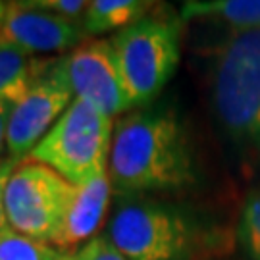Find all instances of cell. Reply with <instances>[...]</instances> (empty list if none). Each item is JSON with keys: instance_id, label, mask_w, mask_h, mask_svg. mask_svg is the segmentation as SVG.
Segmentation results:
<instances>
[{"instance_id": "6da1fadb", "label": "cell", "mask_w": 260, "mask_h": 260, "mask_svg": "<svg viewBox=\"0 0 260 260\" xmlns=\"http://www.w3.org/2000/svg\"><path fill=\"white\" fill-rule=\"evenodd\" d=\"M108 177L112 189L123 195L193 185V150L176 112L154 106L123 116L114 127Z\"/></svg>"}, {"instance_id": "7a4b0ae2", "label": "cell", "mask_w": 260, "mask_h": 260, "mask_svg": "<svg viewBox=\"0 0 260 260\" xmlns=\"http://www.w3.org/2000/svg\"><path fill=\"white\" fill-rule=\"evenodd\" d=\"M212 103L223 129L260 150V29L237 31L222 45L212 70Z\"/></svg>"}, {"instance_id": "3957f363", "label": "cell", "mask_w": 260, "mask_h": 260, "mask_svg": "<svg viewBox=\"0 0 260 260\" xmlns=\"http://www.w3.org/2000/svg\"><path fill=\"white\" fill-rule=\"evenodd\" d=\"M112 137V118L81 99H74L27 158L52 168L74 185H83L108 172Z\"/></svg>"}, {"instance_id": "277c9868", "label": "cell", "mask_w": 260, "mask_h": 260, "mask_svg": "<svg viewBox=\"0 0 260 260\" xmlns=\"http://www.w3.org/2000/svg\"><path fill=\"white\" fill-rule=\"evenodd\" d=\"M106 235L127 260H191L201 243L199 225L189 214L156 201L121 205Z\"/></svg>"}, {"instance_id": "5b68a950", "label": "cell", "mask_w": 260, "mask_h": 260, "mask_svg": "<svg viewBox=\"0 0 260 260\" xmlns=\"http://www.w3.org/2000/svg\"><path fill=\"white\" fill-rule=\"evenodd\" d=\"M133 106H149L179 64V21L147 16L110 39Z\"/></svg>"}, {"instance_id": "8992f818", "label": "cell", "mask_w": 260, "mask_h": 260, "mask_svg": "<svg viewBox=\"0 0 260 260\" xmlns=\"http://www.w3.org/2000/svg\"><path fill=\"white\" fill-rule=\"evenodd\" d=\"M75 185L52 168L25 158L6 189V218L14 232L45 245H56Z\"/></svg>"}, {"instance_id": "52a82bcc", "label": "cell", "mask_w": 260, "mask_h": 260, "mask_svg": "<svg viewBox=\"0 0 260 260\" xmlns=\"http://www.w3.org/2000/svg\"><path fill=\"white\" fill-rule=\"evenodd\" d=\"M74 99V89L64 70V58H56L48 74L12 106L6 133L8 156L25 160Z\"/></svg>"}, {"instance_id": "ba28073f", "label": "cell", "mask_w": 260, "mask_h": 260, "mask_svg": "<svg viewBox=\"0 0 260 260\" xmlns=\"http://www.w3.org/2000/svg\"><path fill=\"white\" fill-rule=\"evenodd\" d=\"M64 70L75 99L94 106L108 118L133 108L110 39L81 43L64 56Z\"/></svg>"}, {"instance_id": "9c48e42d", "label": "cell", "mask_w": 260, "mask_h": 260, "mask_svg": "<svg viewBox=\"0 0 260 260\" xmlns=\"http://www.w3.org/2000/svg\"><path fill=\"white\" fill-rule=\"evenodd\" d=\"M85 27L31 2H8L0 25V45L14 47L27 54L64 52L85 43Z\"/></svg>"}, {"instance_id": "30bf717a", "label": "cell", "mask_w": 260, "mask_h": 260, "mask_svg": "<svg viewBox=\"0 0 260 260\" xmlns=\"http://www.w3.org/2000/svg\"><path fill=\"white\" fill-rule=\"evenodd\" d=\"M112 183L108 172H103L83 185H75L72 203L66 214L64 228L56 241V249L72 251L79 243H89L96 237L106 208L110 205Z\"/></svg>"}, {"instance_id": "8fae6325", "label": "cell", "mask_w": 260, "mask_h": 260, "mask_svg": "<svg viewBox=\"0 0 260 260\" xmlns=\"http://www.w3.org/2000/svg\"><path fill=\"white\" fill-rule=\"evenodd\" d=\"M56 58H37L14 47L0 45V103L16 104L37 85Z\"/></svg>"}, {"instance_id": "7c38bea8", "label": "cell", "mask_w": 260, "mask_h": 260, "mask_svg": "<svg viewBox=\"0 0 260 260\" xmlns=\"http://www.w3.org/2000/svg\"><path fill=\"white\" fill-rule=\"evenodd\" d=\"M150 2L145 0H93L83 18L87 35H101L108 31H121L147 18Z\"/></svg>"}, {"instance_id": "4fadbf2b", "label": "cell", "mask_w": 260, "mask_h": 260, "mask_svg": "<svg viewBox=\"0 0 260 260\" xmlns=\"http://www.w3.org/2000/svg\"><path fill=\"white\" fill-rule=\"evenodd\" d=\"M183 18H216L239 31L260 29V0H197L183 4Z\"/></svg>"}, {"instance_id": "5bb4252c", "label": "cell", "mask_w": 260, "mask_h": 260, "mask_svg": "<svg viewBox=\"0 0 260 260\" xmlns=\"http://www.w3.org/2000/svg\"><path fill=\"white\" fill-rule=\"evenodd\" d=\"M239 241L251 260H260V189L251 191L241 208Z\"/></svg>"}, {"instance_id": "9a60e30c", "label": "cell", "mask_w": 260, "mask_h": 260, "mask_svg": "<svg viewBox=\"0 0 260 260\" xmlns=\"http://www.w3.org/2000/svg\"><path fill=\"white\" fill-rule=\"evenodd\" d=\"M50 247L52 245L25 237L12 228L0 232V260H47Z\"/></svg>"}, {"instance_id": "2e32d148", "label": "cell", "mask_w": 260, "mask_h": 260, "mask_svg": "<svg viewBox=\"0 0 260 260\" xmlns=\"http://www.w3.org/2000/svg\"><path fill=\"white\" fill-rule=\"evenodd\" d=\"M29 2L37 8L52 12L56 16H62V18H68L72 21H79L81 16L85 18L89 4H91V2H85V0H29Z\"/></svg>"}, {"instance_id": "e0dca14e", "label": "cell", "mask_w": 260, "mask_h": 260, "mask_svg": "<svg viewBox=\"0 0 260 260\" xmlns=\"http://www.w3.org/2000/svg\"><path fill=\"white\" fill-rule=\"evenodd\" d=\"M77 256L79 260H127L114 247L108 235H96L89 243H85Z\"/></svg>"}, {"instance_id": "ac0fdd59", "label": "cell", "mask_w": 260, "mask_h": 260, "mask_svg": "<svg viewBox=\"0 0 260 260\" xmlns=\"http://www.w3.org/2000/svg\"><path fill=\"white\" fill-rule=\"evenodd\" d=\"M18 158H0V232H4L8 225V218H6V189H8V181L12 174L16 172V168L19 166Z\"/></svg>"}, {"instance_id": "d6986e66", "label": "cell", "mask_w": 260, "mask_h": 260, "mask_svg": "<svg viewBox=\"0 0 260 260\" xmlns=\"http://www.w3.org/2000/svg\"><path fill=\"white\" fill-rule=\"evenodd\" d=\"M12 106L10 103H0V150L6 145V133H8V121L10 114H12Z\"/></svg>"}, {"instance_id": "ffe728a7", "label": "cell", "mask_w": 260, "mask_h": 260, "mask_svg": "<svg viewBox=\"0 0 260 260\" xmlns=\"http://www.w3.org/2000/svg\"><path fill=\"white\" fill-rule=\"evenodd\" d=\"M47 260H79V256H77V252L62 251V249L50 247V252H48V258Z\"/></svg>"}]
</instances>
